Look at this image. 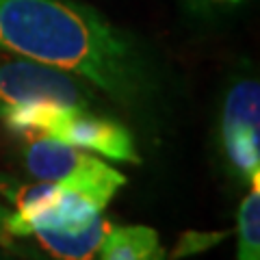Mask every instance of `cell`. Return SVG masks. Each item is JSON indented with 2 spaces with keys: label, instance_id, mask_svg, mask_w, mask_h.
Here are the masks:
<instances>
[{
  "label": "cell",
  "instance_id": "1",
  "mask_svg": "<svg viewBox=\"0 0 260 260\" xmlns=\"http://www.w3.org/2000/svg\"><path fill=\"white\" fill-rule=\"evenodd\" d=\"M0 50L70 72L124 107L150 89L133 37L80 0H0Z\"/></svg>",
  "mask_w": 260,
  "mask_h": 260
},
{
  "label": "cell",
  "instance_id": "2",
  "mask_svg": "<svg viewBox=\"0 0 260 260\" xmlns=\"http://www.w3.org/2000/svg\"><path fill=\"white\" fill-rule=\"evenodd\" d=\"M3 121L11 133L20 137H50L117 162H133V165L141 162L133 133L121 121L91 113V109L68 107L48 100L28 102L7 113Z\"/></svg>",
  "mask_w": 260,
  "mask_h": 260
},
{
  "label": "cell",
  "instance_id": "3",
  "mask_svg": "<svg viewBox=\"0 0 260 260\" xmlns=\"http://www.w3.org/2000/svg\"><path fill=\"white\" fill-rule=\"evenodd\" d=\"M93 89L70 72L0 50V119L22 104L44 100L91 109L95 102Z\"/></svg>",
  "mask_w": 260,
  "mask_h": 260
},
{
  "label": "cell",
  "instance_id": "4",
  "mask_svg": "<svg viewBox=\"0 0 260 260\" xmlns=\"http://www.w3.org/2000/svg\"><path fill=\"white\" fill-rule=\"evenodd\" d=\"M22 139L24 167L37 182L85 184L113 195L126 184V176L119 169L87 150L39 135H24Z\"/></svg>",
  "mask_w": 260,
  "mask_h": 260
},
{
  "label": "cell",
  "instance_id": "5",
  "mask_svg": "<svg viewBox=\"0 0 260 260\" xmlns=\"http://www.w3.org/2000/svg\"><path fill=\"white\" fill-rule=\"evenodd\" d=\"M221 150L237 180L251 184L260 178V85L241 78L228 89L221 109Z\"/></svg>",
  "mask_w": 260,
  "mask_h": 260
},
{
  "label": "cell",
  "instance_id": "6",
  "mask_svg": "<svg viewBox=\"0 0 260 260\" xmlns=\"http://www.w3.org/2000/svg\"><path fill=\"white\" fill-rule=\"evenodd\" d=\"M113 221L98 215L80 230H37L32 237L56 260H100L102 243Z\"/></svg>",
  "mask_w": 260,
  "mask_h": 260
},
{
  "label": "cell",
  "instance_id": "7",
  "mask_svg": "<svg viewBox=\"0 0 260 260\" xmlns=\"http://www.w3.org/2000/svg\"><path fill=\"white\" fill-rule=\"evenodd\" d=\"M158 232L148 225L113 223L102 243L100 260H165Z\"/></svg>",
  "mask_w": 260,
  "mask_h": 260
},
{
  "label": "cell",
  "instance_id": "8",
  "mask_svg": "<svg viewBox=\"0 0 260 260\" xmlns=\"http://www.w3.org/2000/svg\"><path fill=\"white\" fill-rule=\"evenodd\" d=\"M239 254L237 260H260V178L249 184L239 208Z\"/></svg>",
  "mask_w": 260,
  "mask_h": 260
},
{
  "label": "cell",
  "instance_id": "9",
  "mask_svg": "<svg viewBox=\"0 0 260 260\" xmlns=\"http://www.w3.org/2000/svg\"><path fill=\"white\" fill-rule=\"evenodd\" d=\"M223 237V232H219L217 237L215 234H198V232H189L184 234L180 239L182 243H193V245H184L180 249H176V256H186V254H195V251H204L208 249L210 245H215V243Z\"/></svg>",
  "mask_w": 260,
  "mask_h": 260
},
{
  "label": "cell",
  "instance_id": "10",
  "mask_svg": "<svg viewBox=\"0 0 260 260\" xmlns=\"http://www.w3.org/2000/svg\"><path fill=\"white\" fill-rule=\"evenodd\" d=\"M9 213L11 210L0 202V247H3L5 251H20V247L15 245V241L9 234V230H7V219H9Z\"/></svg>",
  "mask_w": 260,
  "mask_h": 260
},
{
  "label": "cell",
  "instance_id": "11",
  "mask_svg": "<svg viewBox=\"0 0 260 260\" xmlns=\"http://www.w3.org/2000/svg\"><path fill=\"white\" fill-rule=\"evenodd\" d=\"M202 5H208V7H237L245 0H200Z\"/></svg>",
  "mask_w": 260,
  "mask_h": 260
},
{
  "label": "cell",
  "instance_id": "12",
  "mask_svg": "<svg viewBox=\"0 0 260 260\" xmlns=\"http://www.w3.org/2000/svg\"><path fill=\"white\" fill-rule=\"evenodd\" d=\"M0 260H15V258H11L9 254H0Z\"/></svg>",
  "mask_w": 260,
  "mask_h": 260
}]
</instances>
